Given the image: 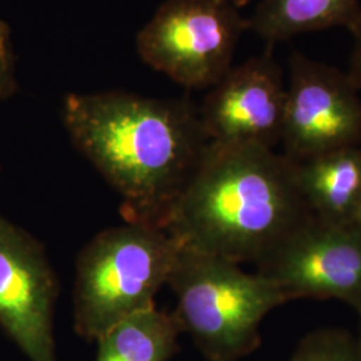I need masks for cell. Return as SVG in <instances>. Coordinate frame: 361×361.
<instances>
[{
    "mask_svg": "<svg viewBox=\"0 0 361 361\" xmlns=\"http://www.w3.org/2000/svg\"><path fill=\"white\" fill-rule=\"evenodd\" d=\"M61 116L74 147L121 197L125 222L166 231L209 145L193 102L122 90L70 92Z\"/></svg>",
    "mask_w": 361,
    "mask_h": 361,
    "instance_id": "obj_1",
    "label": "cell"
},
{
    "mask_svg": "<svg viewBox=\"0 0 361 361\" xmlns=\"http://www.w3.org/2000/svg\"><path fill=\"white\" fill-rule=\"evenodd\" d=\"M313 217L296 161L268 147L209 142L166 231L180 246L258 267Z\"/></svg>",
    "mask_w": 361,
    "mask_h": 361,
    "instance_id": "obj_2",
    "label": "cell"
},
{
    "mask_svg": "<svg viewBox=\"0 0 361 361\" xmlns=\"http://www.w3.org/2000/svg\"><path fill=\"white\" fill-rule=\"evenodd\" d=\"M166 284L177 298L174 320L207 361H238L253 353L261 345L262 320L289 302L257 271L180 244Z\"/></svg>",
    "mask_w": 361,
    "mask_h": 361,
    "instance_id": "obj_3",
    "label": "cell"
},
{
    "mask_svg": "<svg viewBox=\"0 0 361 361\" xmlns=\"http://www.w3.org/2000/svg\"><path fill=\"white\" fill-rule=\"evenodd\" d=\"M178 243L168 231L125 222L98 233L77 258L74 329L97 341L116 324L155 308Z\"/></svg>",
    "mask_w": 361,
    "mask_h": 361,
    "instance_id": "obj_4",
    "label": "cell"
},
{
    "mask_svg": "<svg viewBox=\"0 0 361 361\" xmlns=\"http://www.w3.org/2000/svg\"><path fill=\"white\" fill-rule=\"evenodd\" d=\"M246 31L240 8L225 0H165L140 30L143 63L189 90L212 89L232 68Z\"/></svg>",
    "mask_w": 361,
    "mask_h": 361,
    "instance_id": "obj_5",
    "label": "cell"
},
{
    "mask_svg": "<svg viewBox=\"0 0 361 361\" xmlns=\"http://www.w3.org/2000/svg\"><path fill=\"white\" fill-rule=\"evenodd\" d=\"M289 301L336 298L361 307V222L313 219L292 233L258 267Z\"/></svg>",
    "mask_w": 361,
    "mask_h": 361,
    "instance_id": "obj_6",
    "label": "cell"
},
{
    "mask_svg": "<svg viewBox=\"0 0 361 361\" xmlns=\"http://www.w3.org/2000/svg\"><path fill=\"white\" fill-rule=\"evenodd\" d=\"M361 141V98L348 74L295 52L281 143L300 162Z\"/></svg>",
    "mask_w": 361,
    "mask_h": 361,
    "instance_id": "obj_7",
    "label": "cell"
},
{
    "mask_svg": "<svg viewBox=\"0 0 361 361\" xmlns=\"http://www.w3.org/2000/svg\"><path fill=\"white\" fill-rule=\"evenodd\" d=\"M59 288L43 245L0 216V328L30 361H56Z\"/></svg>",
    "mask_w": 361,
    "mask_h": 361,
    "instance_id": "obj_8",
    "label": "cell"
},
{
    "mask_svg": "<svg viewBox=\"0 0 361 361\" xmlns=\"http://www.w3.org/2000/svg\"><path fill=\"white\" fill-rule=\"evenodd\" d=\"M286 86L271 52L232 67L198 109L209 142L274 149L281 143Z\"/></svg>",
    "mask_w": 361,
    "mask_h": 361,
    "instance_id": "obj_9",
    "label": "cell"
},
{
    "mask_svg": "<svg viewBox=\"0 0 361 361\" xmlns=\"http://www.w3.org/2000/svg\"><path fill=\"white\" fill-rule=\"evenodd\" d=\"M297 164L301 194L316 219L361 222V149L341 147Z\"/></svg>",
    "mask_w": 361,
    "mask_h": 361,
    "instance_id": "obj_10",
    "label": "cell"
},
{
    "mask_svg": "<svg viewBox=\"0 0 361 361\" xmlns=\"http://www.w3.org/2000/svg\"><path fill=\"white\" fill-rule=\"evenodd\" d=\"M246 31L269 47L302 34L341 27L361 31L360 0H261L245 18Z\"/></svg>",
    "mask_w": 361,
    "mask_h": 361,
    "instance_id": "obj_11",
    "label": "cell"
},
{
    "mask_svg": "<svg viewBox=\"0 0 361 361\" xmlns=\"http://www.w3.org/2000/svg\"><path fill=\"white\" fill-rule=\"evenodd\" d=\"M180 326L171 313L143 310L119 322L97 340L95 361H169L178 350Z\"/></svg>",
    "mask_w": 361,
    "mask_h": 361,
    "instance_id": "obj_12",
    "label": "cell"
},
{
    "mask_svg": "<svg viewBox=\"0 0 361 361\" xmlns=\"http://www.w3.org/2000/svg\"><path fill=\"white\" fill-rule=\"evenodd\" d=\"M289 361H361L357 340L348 332L324 328L305 336Z\"/></svg>",
    "mask_w": 361,
    "mask_h": 361,
    "instance_id": "obj_13",
    "label": "cell"
},
{
    "mask_svg": "<svg viewBox=\"0 0 361 361\" xmlns=\"http://www.w3.org/2000/svg\"><path fill=\"white\" fill-rule=\"evenodd\" d=\"M16 90V62L11 30L0 20V102L11 97Z\"/></svg>",
    "mask_w": 361,
    "mask_h": 361,
    "instance_id": "obj_14",
    "label": "cell"
},
{
    "mask_svg": "<svg viewBox=\"0 0 361 361\" xmlns=\"http://www.w3.org/2000/svg\"><path fill=\"white\" fill-rule=\"evenodd\" d=\"M355 49L350 59V68H349L348 77L353 86L361 90V31L355 35Z\"/></svg>",
    "mask_w": 361,
    "mask_h": 361,
    "instance_id": "obj_15",
    "label": "cell"
},
{
    "mask_svg": "<svg viewBox=\"0 0 361 361\" xmlns=\"http://www.w3.org/2000/svg\"><path fill=\"white\" fill-rule=\"evenodd\" d=\"M225 1H228V3H231L233 6H235L237 8H241L243 6L247 4L250 0H225Z\"/></svg>",
    "mask_w": 361,
    "mask_h": 361,
    "instance_id": "obj_16",
    "label": "cell"
},
{
    "mask_svg": "<svg viewBox=\"0 0 361 361\" xmlns=\"http://www.w3.org/2000/svg\"><path fill=\"white\" fill-rule=\"evenodd\" d=\"M357 313H359V316H360V337H359V340H357V347H359V352H360L361 356V307L357 310Z\"/></svg>",
    "mask_w": 361,
    "mask_h": 361,
    "instance_id": "obj_17",
    "label": "cell"
}]
</instances>
